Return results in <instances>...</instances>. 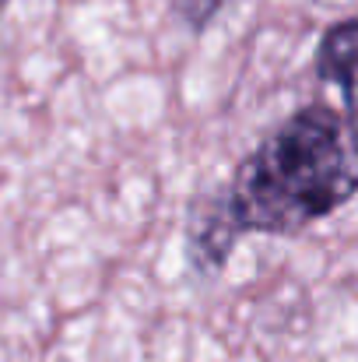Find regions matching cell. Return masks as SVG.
<instances>
[{
    "mask_svg": "<svg viewBox=\"0 0 358 362\" xmlns=\"http://www.w3.org/2000/svg\"><path fill=\"white\" fill-rule=\"evenodd\" d=\"M358 194V123L313 103L270 130L222 190L229 222L242 233L292 236Z\"/></svg>",
    "mask_w": 358,
    "mask_h": 362,
    "instance_id": "cell-1",
    "label": "cell"
},
{
    "mask_svg": "<svg viewBox=\"0 0 358 362\" xmlns=\"http://www.w3.org/2000/svg\"><path fill=\"white\" fill-rule=\"evenodd\" d=\"M316 74L320 81L341 88L348 117L358 123V18L338 21L323 32L316 46Z\"/></svg>",
    "mask_w": 358,
    "mask_h": 362,
    "instance_id": "cell-2",
    "label": "cell"
},
{
    "mask_svg": "<svg viewBox=\"0 0 358 362\" xmlns=\"http://www.w3.org/2000/svg\"><path fill=\"white\" fill-rule=\"evenodd\" d=\"M236 229L229 222V211H225V201L222 194L215 201H204L197 204L193 211V229H190V243H193V260L204 267V271H218L225 267V257L236 243Z\"/></svg>",
    "mask_w": 358,
    "mask_h": 362,
    "instance_id": "cell-3",
    "label": "cell"
},
{
    "mask_svg": "<svg viewBox=\"0 0 358 362\" xmlns=\"http://www.w3.org/2000/svg\"><path fill=\"white\" fill-rule=\"evenodd\" d=\"M225 4H229V0H169L172 14H176L186 28H193V32L208 28Z\"/></svg>",
    "mask_w": 358,
    "mask_h": 362,
    "instance_id": "cell-4",
    "label": "cell"
},
{
    "mask_svg": "<svg viewBox=\"0 0 358 362\" xmlns=\"http://www.w3.org/2000/svg\"><path fill=\"white\" fill-rule=\"evenodd\" d=\"M4 7H7V0H0V11H4Z\"/></svg>",
    "mask_w": 358,
    "mask_h": 362,
    "instance_id": "cell-5",
    "label": "cell"
}]
</instances>
